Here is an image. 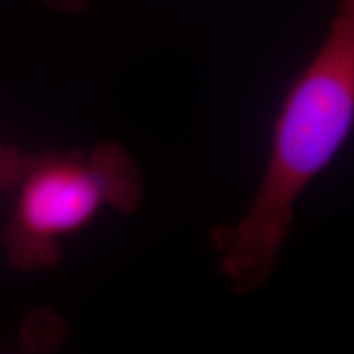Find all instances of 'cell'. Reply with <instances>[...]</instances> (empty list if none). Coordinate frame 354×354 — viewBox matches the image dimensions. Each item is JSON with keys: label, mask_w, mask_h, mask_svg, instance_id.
<instances>
[{"label": "cell", "mask_w": 354, "mask_h": 354, "mask_svg": "<svg viewBox=\"0 0 354 354\" xmlns=\"http://www.w3.org/2000/svg\"><path fill=\"white\" fill-rule=\"evenodd\" d=\"M354 127V0H338L330 30L290 87L258 194L236 225L215 228L220 271L233 292L268 284L300 194L330 165Z\"/></svg>", "instance_id": "6da1fadb"}, {"label": "cell", "mask_w": 354, "mask_h": 354, "mask_svg": "<svg viewBox=\"0 0 354 354\" xmlns=\"http://www.w3.org/2000/svg\"><path fill=\"white\" fill-rule=\"evenodd\" d=\"M143 190L138 166L115 141H102L88 151L25 153L2 236L8 264L21 272L55 268L63 259V238L82 230L105 207L133 214Z\"/></svg>", "instance_id": "7a4b0ae2"}, {"label": "cell", "mask_w": 354, "mask_h": 354, "mask_svg": "<svg viewBox=\"0 0 354 354\" xmlns=\"http://www.w3.org/2000/svg\"><path fill=\"white\" fill-rule=\"evenodd\" d=\"M25 153L15 145L0 143V192H12L15 187Z\"/></svg>", "instance_id": "3957f363"}, {"label": "cell", "mask_w": 354, "mask_h": 354, "mask_svg": "<svg viewBox=\"0 0 354 354\" xmlns=\"http://www.w3.org/2000/svg\"><path fill=\"white\" fill-rule=\"evenodd\" d=\"M53 10L63 13H77L87 6L88 0H43Z\"/></svg>", "instance_id": "277c9868"}]
</instances>
